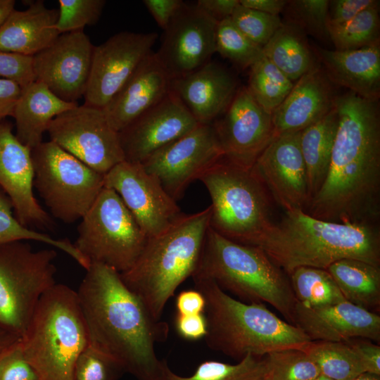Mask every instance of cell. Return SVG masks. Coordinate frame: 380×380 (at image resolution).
I'll list each match as a JSON object with an SVG mask.
<instances>
[{
	"label": "cell",
	"instance_id": "8fae6325",
	"mask_svg": "<svg viewBox=\"0 0 380 380\" xmlns=\"http://www.w3.org/2000/svg\"><path fill=\"white\" fill-rule=\"evenodd\" d=\"M34 186L51 214L65 223L81 220L104 187V175L51 141L31 150Z\"/></svg>",
	"mask_w": 380,
	"mask_h": 380
},
{
	"label": "cell",
	"instance_id": "f907efd6",
	"mask_svg": "<svg viewBox=\"0 0 380 380\" xmlns=\"http://www.w3.org/2000/svg\"><path fill=\"white\" fill-rule=\"evenodd\" d=\"M205 306V298L196 289L183 291L176 298V308L179 315L203 314Z\"/></svg>",
	"mask_w": 380,
	"mask_h": 380
},
{
	"label": "cell",
	"instance_id": "7a4b0ae2",
	"mask_svg": "<svg viewBox=\"0 0 380 380\" xmlns=\"http://www.w3.org/2000/svg\"><path fill=\"white\" fill-rule=\"evenodd\" d=\"M86 270L76 293L89 345L137 380H155L164 362L156 345L167 339V324L151 316L116 270L100 263Z\"/></svg>",
	"mask_w": 380,
	"mask_h": 380
},
{
	"label": "cell",
	"instance_id": "f5cc1de1",
	"mask_svg": "<svg viewBox=\"0 0 380 380\" xmlns=\"http://www.w3.org/2000/svg\"><path fill=\"white\" fill-rule=\"evenodd\" d=\"M239 4V0H198L196 4L217 22L230 18Z\"/></svg>",
	"mask_w": 380,
	"mask_h": 380
},
{
	"label": "cell",
	"instance_id": "ffe728a7",
	"mask_svg": "<svg viewBox=\"0 0 380 380\" xmlns=\"http://www.w3.org/2000/svg\"><path fill=\"white\" fill-rule=\"evenodd\" d=\"M199 125L170 90L163 99L118 132L125 160L143 163L156 151Z\"/></svg>",
	"mask_w": 380,
	"mask_h": 380
},
{
	"label": "cell",
	"instance_id": "6da1fadb",
	"mask_svg": "<svg viewBox=\"0 0 380 380\" xmlns=\"http://www.w3.org/2000/svg\"><path fill=\"white\" fill-rule=\"evenodd\" d=\"M338 124L325 180L305 212L326 221L377 224L380 217L379 100L348 91L335 101Z\"/></svg>",
	"mask_w": 380,
	"mask_h": 380
},
{
	"label": "cell",
	"instance_id": "277c9868",
	"mask_svg": "<svg viewBox=\"0 0 380 380\" xmlns=\"http://www.w3.org/2000/svg\"><path fill=\"white\" fill-rule=\"evenodd\" d=\"M205 301L204 337L211 350L241 360L285 349H301L312 341L298 327L279 318L265 304L232 297L213 280L192 276Z\"/></svg>",
	"mask_w": 380,
	"mask_h": 380
},
{
	"label": "cell",
	"instance_id": "11a10c76",
	"mask_svg": "<svg viewBox=\"0 0 380 380\" xmlns=\"http://www.w3.org/2000/svg\"><path fill=\"white\" fill-rule=\"evenodd\" d=\"M21 337L0 323V358L18 345Z\"/></svg>",
	"mask_w": 380,
	"mask_h": 380
},
{
	"label": "cell",
	"instance_id": "7402d4cb",
	"mask_svg": "<svg viewBox=\"0 0 380 380\" xmlns=\"http://www.w3.org/2000/svg\"><path fill=\"white\" fill-rule=\"evenodd\" d=\"M293 325L312 341L344 342L367 338L380 342V316L347 300L316 308L296 303Z\"/></svg>",
	"mask_w": 380,
	"mask_h": 380
},
{
	"label": "cell",
	"instance_id": "83f0119b",
	"mask_svg": "<svg viewBox=\"0 0 380 380\" xmlns=\"http://www.w3.org/2000/svg\"><path fill=\"white\" fill-rule=\"evenodd\" d=\"M77 105L59 99L38 80L22 87L12 115L17 139L32 150L42 142L44 133L56 117Z\"/></svg>",
	"mask_w": 380,
	"mask_h": 380
},
{
	"label": "cell",
	"instance_id": "52a82bcc",
	"mask_svg": "<svg viewBox=\"0 0 380 380\" xmlns=\"http://www.w3.org/2000/svg\"><path fill=\"white\" fill-rule=\"evenodd\" d=\"M20 345L39 380H73L77 360L89 345L76 291L61 284L49 290L39 300Z\"/></svg>",
	"mask_w": 380,
	"mask_h": 380
},
{
	"label": "cell",
	"instance_id": "60d3db41",
	"mask_svg": "<svg viewBox=\"0 0 380 380\" xmlns=\"http://www.w3.org/2000/svg\"><path fill=\"white\" fill-rule=\"evenodd\" d=\"M106 4L105 0H59L56 30L63 34L96 24Z\"/></svg>",
	"mask_w": 380,
	"mask_h": 380
},
{
	"label": "cell",
	"instance_id": "e575fe53",
	"mask_svg": "<svg viewBox=\"0 0 380 380\" xmlns=\"http://www.w3.org/2000/svg\"><path fill=\"white\" fill-rule=\"evenodd\" d=\"M294 83L264 56L250 67L246 87L255 101L272 114L290 93Z\"/></svg>",
	"mask_w": 380,
	"mask_h": 380
},
{
	"label": "cell",
	"instance_id": "681fc988",
	"mask_svg": "<svg viewBox=\"0 0 380 380\" xmlns=\"http://www.w3.org/2000/svg\"><path fill=\"white\" fill-rule=\"evenodd\" d=\"M179 334L189 340L204 338L207 332V323L204 314L179 315L175 321Z\"/></svg>",
	"mask_w": 380,
	"mask_h": 380
},
{
	"label": "cell",
	"instance_id": "5b68a950",
	"mask_svg": "<svg viewBox=\"0 0 380 380\" xmlns=\"http://www.w3.org/2000/svg\"><path fill=\"white\" fill-rule=\"evenodd\" d=\"M210 206L184 214L163 233L148 238L134 264L120 273L127 287L160 320L178 286L196 271L209 227Z\"/></svg>",
	"mask_w": 380,
	"mask_h": 380
},
{
	"label": "cell",
	"instance_id": "5bb4252c",
	"mask_svg": "<svg viewBox=\"0 0 380 380\" xmlns=\"http://www.w3.org/2000/svg\"><path fill=\"white\" fill-rule=\"evenodd\" d=\"M104 187L119 195L148 238L166 231L184 215L141 163L117 164L104 175Z\"/></svg>",
	"mask_w": 380,
	"mask_h": 380
},
{
	"label": "cell",
	"instance_id": "d4e9b609",
	"mask_svg": "<svg viewBox=\"0 0 380 380\" xmlns=\"http://www.w3.org/2000/svg\"><path fill=\"white\" fill-rule=\"evenodd\" d=\"M334 86L320 65L298 79L272 113L276 137L301 132L326 115L335 106Z\"/></svg>",
	"mask_w": 380,
	"mask_h": 380
},
{
	"label": "cell",
	"instance_id": "44dd1931",
	"mask_svg": "<svg viewBox=\"0 0 380 380\" xmlns=\"http://www.w3.org/2000/svg\"><path fill=\"white\" fill-rule=\"evenodd\" d=\"M34 176L31 149L17 139L11 122L0 121V189L23 225L51 229L52 220L34 197Z\"/></svg>",
	"mask_w": 380,
	"mask_h": 380
},
{
	"label": "cell",
	"instance_id": "d6a6232c",
	"mask_svg": "<svg viewBox=\"0 0 380 380\" xmlns=\"http://www.w3.org/2000/svg\"><path fill=\"white\" fill-rule=\"evenodd\" d=\"M289 277L297 303L304 308H316L346 300L327 270L300 267Z\"/></svg>",
	"mask_w": 380,
	"mask_h": 380
},
{
	"label": "cell",
	"instance_id": "ab89813d",
	"mask_svg": "<svg viewBox=\"0 0 380 380\" xmlns=\"http://www.w3.org/2000/svg\"><path fill=\"white\" fill-rule=\"evenodd\" d=\"M267 377L271 380H313L320 372L301 349H285L265 355Z\"/></svg>",
	"mask_w": 380,
	"mask_h": 380
},
{
	"label": "cell",
	"instance_id": "f546056e",
	"mask_svg": "<svg viewBox=\"0 0 380 380\" xmlns=\"http://www.w3.org/2000/svg\"><path fill=\"white\" fill-rule=\"evenodd\" d=\"M327 270L347 301L379 314V266L360 260L345 258L334 262Z\"/></svg>",
	"mask_w": 380,
	"mask_h": 380
},
{
	"label": "cell",
	"instance_id": "f1b7e54d",
	"mask_svg": "<svg viewBox=\"0 0 380 380\" xmlns=\"http://www.w3.org/2000/svg\"><path fill=\"white\" fill-rule=\"evenodd\" d=\"M338 124V113L334 106L322 118L300 132V144L310 201L327 177Z\"/></svg>",
	"mask_w": 380,
	"mask_h": 380
},
{
	"label": "cell",
	"instance_id": "4fadbf2b",
	"mask_svg": "<svg viewBox=\"0 0 380 380\" xmlns=\"http://www.w3.org/2000/svg\"><path fill=\"white\" fill-rule=\"evenodd\" d=\"M223 157L213 124H200L156 151L141 164L177 201L191 183Z\"/></svg>",
	"mask_w": 380,
	"mask_h": 380
},
{
	"label": "cell",
	"instance_id": "4316f807",
	"mask_svg": "<svg viewBox=\"0 0 380 380\" xmlns=\"http://www.w3.org/2000/svg\"><path fill=\"white\" fill-rule=\"evenodd\" d=\"M24 2L28 8L14 9L0 27V50L33 56L61 34L56 27L58 10L47 8L42 0Z\"/></svg>",
	"mask_w": 380,
	"mask_h": 380
},
{
	"label": "cell",
	"instance_id": "7c38bea8",
	"mask_svg": "<svg viewBox=\"0 0 380 380\" xmlns=\"http://www.w3.org/2000/svg\"><path fill=\"white\" fill-rule=\"evenodd\" d=\"M47 132L50 141L103 175L125 160L119 133L102 108L77 105L56 117Z\"/></svg>",
	"mask_w": 380,
	"mask_h": 380
},
{
	"label": "cell",
	"instance_id": "e0dca14e",
	"mask_svg": "<svg viewBox=\"0 0 380 380\" xmlns=\"http://www.w3.org/2000/svg\"><path fill=\"white\" fill-rule=\"evenodd\" d=\"M94 47L83 30L61 34L32 56L35 80L44 83L59 99L77 103L88 85Z\"/></svg>",
	"mask_w": 380,
	"mask_h": 380
},
{
	"label": "cell",
	"instance_id": "836d02e7",
	"mask_svg": "<svg viewBox=\"0 0 380 380\" xmlns=\"http://www.w3.org/2000/svg\"><path fill=\"white\" fill-rule=\"evenodd\" d=\"M301 350L317 365L320 374L333 380H351L365 372L346 342L310 341Z\"/></svg>",
	"mask_w": 380,
	"mask_h": 380
},
{
	"label": "cell",
	"instance_id": "4dcf8cb0",
	"mask_svg": "<svg viewBox=\"0 0 380 380\" xmlns=\"http://www.w3.org/2000/svg\"><path fill=\"white\" fill-rule=\"evenodd\" d=\"M262 51L264 56L293 82L319 66L306 35L283 21Z\"/></svg>",
	"mask_w": 380,
	"mask_h": 380
},
{
	"label": "cell",
	"instance_id": "91938a15",
	"mask_svg": "<svg viewBox=\"0 0 380 380\" xmlns=\"http://www.w3.org/2000/svg\"><path fill=\"white\" fill-rule=\"evenodd\" d=\"M263 380H271V379H268L267 377H266V378H265V379H263Z\"/></svg>",
	"mask_w": 380,
	"mask_h": 380
},
{
	"label": "cell",
	"instance_id": "8992f818",
	"mask_svg": "<svg viewBox=\"0 0 380 380\" xmlns=\"http://www.w3.org/2000/svg\"><path fill=\"white\" fill-rule=\"evenodd\" d=\"M192 276L214 281L243 302L268 303L293 325L297 301L289 277L258 247L234 241L208 227Z\"/></svg>",
	"mask_w": 380,
	"mask_h": 380
},
{
	"label": "cell",
	"instance_id": "c3c4849f",
	"mask_svg": "<svg viewBox=\"0 0 380 380\" xmlns=\"http://www.w3.org/2000/svg\"><path fill=\"white\" fill-rule=\"evenodd\" d=\"M145 5L158 26L165 30L182 6L181 0H144Z\"/></svg>",
	"mask_w": 380,
	"mask_h": 380
},
{
	"label": "cell",
	"instance_id": "7bdbcfd3",
	"mask_svg": "<svg viewBox=\"0 0 380 380\" xmlns=\"http://www.w3.org/2000/svg\"><path fill=\"white\" fill-rule=\"evenodd\" d=\"M123 373L117 363L88 345L77 360L73 380H118Z\"/></svg>",
	"mask_w": 380,
	"mask_h": 380
},
{
	"label": "cell",
	"instance_id": "ba28073f",
	"mask_svg": "<svg viewBox=\"0 0 380 380\" xmlns=\"http://www.w3.org/2000/svg\"><path fill=\"white\" fill-rule=\"evenodd\" d=\"M199 180L211 198L209 227L219 234L251 245L274 222L273 200L253 167L223 157Z\"/></svg>",
	"mask_w": 380,
	"mask_h": 380
},
{
	"label": "cell",
	"instance_id": "ac0fdd59",
	"mask_svg": "<svg viewBox=\"0 0 380 380\" xmlns=\"http://www.w3.org/2000/svg\"><path fill=\"white\" fill-rule=\"evenodd\" d=\"M217 23L196 4H183L164 30L161 45L156 52L171 80L210 61L215 53Z\"/></svg>",
	"mask_w": 380,
	"mask_h": 380
},
{
	"label": "cell",
	"instance_id": "3957f363",
	"mask_svg": "<svg viewBox=\"0 0 380 380\" xmlns=\"http://www.w3.org/2000/svg\"><path fill=\"white\" fill-rule=\"evenodd\" d=\"M250 246L262 250L288 275L300 267L327 270L345 258L380 266L377 224L329 222L303 210L285 211Z\"/></svg>",
	"mask_w": 380,
	"mask_h": 380
},
{
	"label": "cell",
	"instance_id": "8d00e7d4",
	"mask_svg": "<svg viewBox=\"0 0 380 380\" xmlns=\"http://www.w3.org/2000/svg\"><path fill=\"white\" fill-rule=\"evenodd\" d=\"M329 32L330 41L337 51L380 43L379 6L367 8L342 25L329 26Z\"/></svg>",
	"mask_w": 380,
	"mask_h": 380
},
{
	"label": "cell",
	"instance_id": "7dc6e473",
	"mask_svg": "<svg viewBox=\"0 0 380 380\" xmlns=\"http://www.w3.org/2000/svg\"><path fill=\"white\" fill-rule=\"evenodd\" d=\"M367 338H355L346 342L357 357L365 372L380 376V346Z\"/></svg>",
	"mask_w": 380,
	"mask_h": 380
},
{
	"label": "cell",
	"instance_id": "680465c9",
	"mask_svg": "<svg viewBox=\"0 0 380 380\" xmlns=\"http://www.w3.org/2000/svg\"><path fill=\"white\" fill-rule=\"evenodd\" d=\"M313 380H333L322 374H320L317 378Z\"/></svg>",
	"mask_w": 380,
	"mask_h": 380
},
{
	"label": "cell",
	"instance_id": "816d5d0a",
	"mask_svg": "<svg viewBox=\"0 0 380 380\" xmlns=\"http://www.w3.org/2000/svg\"><path fill=\"white\" fill-rule=\"evenodd\" d=\"M21 89L17 83L0 78V121L12 116Z\"/></svg>",
	"mask_w": 380,
	"mask_h": 380
},
{
	"label": "cell",
	"instance_id": "1f68e13d",
	"mask_svg": "<svg viewBox=\"0 0 380 380\" xmlns=\"http://www.w3.org/2000/svg\"><path fill=\"white\" fill-rule=\"evenodd\" d=\"M267 376L265 356L248 355L236 364L218 361H205L200 364L194 373L184 376L175 373L164 360L155 380H263Z\"/></svg>",
	"mask_w": 380,
	"mask_h": 380
},
{
	"label": "cell",
	"instance_id": "d590c367",
	"mask_svg": "<svg viewBox=\"0 0 380 380\" xmlns=\"http://www.w3.org/2000/svg\"><path fill=\"white\" fill-rule=\"evenodd\" d=\"M13 207L8 196L0 189V245L15 241H36L67 253L87 270L90 264L67 239H56L49 235L23 225L13 214Z\"/></svg>",
	"mask_w": 380,
	"mask_h": 380
},
{
	"label": "cell",
	"instance_id": "603a6c76",
	"mask_svg": "<svg viewBox=\"0 0 380 380\" xmlns=\"http://www.w3.org/2000/svg\"><path fill=\"white\" fill-rule=\"evenodd\" d=\"M238 89L230 72L211 61L170 82V90L201 125L211 124L222 115Z\"/></svg>",
	"mask_w": 380,
	"mask_h": 380
},
{
	"label": "cell",
	"instance_id": "74e56055",
	"mask_svg": "<svg viewBox=\"0 0 380 380\" xmlns=\"http://www.w3.org/2000/svg\"><path fill=\"white\" fill-rule=\"evenodd\" d=\"M215 52L241 68H250L264 56L262 47L243 34L230 18L217 23Z\"/></svg>",
	"mask_w": 380,
	"mask_h": 380
},
{
	"label": "cell",
	"instance_id": "cb8c5ba5",
	"mask_svg": "<svg viewBox=\"0 0 380 380\" xmlns=\"http://www.w3.org/2000/svg\"><path fill=\"white\" fill-rule=\"evenodd\" d=\"M171 79L152 51L109 103L102 108L114 129L120 132L170 91Z\"/></svg>",
	"mask_w": 380,
	"mask_h": 380
},
{
	"label": "cell",
	"instance_id": "6f0895ef",
	"mask_svg": "<svg viewBox=\"0 0 380 380\" xmlns=\"http://www.w3.org/2000/svg\"><path fill=\"white\" fill-rule=\"evenodd\" d=\"M351 380H380V376L368 372H363Z\"/></svg>",
	"mask_w": 380,
	"mask_h": 380
},
{
	"label": "cell",
	"instance_id": "b9f144b4",
	"mask_svg": "<svg viewBox=\"0 0 380 380\" xmlns=\"http://www.w3.org/2000/svg\"><path fill=\"white\" fill-rule=\"evenodd\" d=\"M236 27L248 39L263 47L282 24L279 15L246 8L240 4L230 17Z\"/></svg>",
	"mask_w": 380,
	"mask_h": 380
},
{
	"label": "cell",
	"instance_id": "30bf717a",
	"mask_svg": "<svg viewBox=\"0 0 380 380\" xmlns=\"http://www.w3.org/2000/svg\"><path fill=\"white\" fill-rule=\"evenodd\" d=\"M74 243L90 263H100L119 273L136 262L147 236L119 195L103 187L81 219Z\"/></svg>",
	"mask_w": 380,
	"mask_h": 380
},
{
	"label": "cell",
	"instance_id": "484cf974",
	"mask_svg": "<svg viewBox=\"0 0 380 380\" xmlns=\"http://www.w3.org/2000/svg\"><path fill=\"white\" fill-rule=\"evenodd\" d=\"M330 81L357 96L377 101L380 97V43L357 49L337 51L312 48Z\"/></svg>",
	"mask_w": 380,
	"mask_h": 380
},
{
	"label": "cell",
	"instance_id": "db71d44e",
	"mask_svg": "<svg viewBox=\"0 0 380 380\" xmlns=\"http://www.w3.org/2000/svg\"><path fill=\"white\" fill-rule=\"evenodd\" d=\"M286 3V0H239V4L246 8L274 15L282 13Z\"/></svg>",
	"mask_w": 380,
	"mask_h": 380
},
{
	"label": "cell",
	"instance_id": "f35d334b",
	"mask_svg": "<svg viewBox=\"0 0 380 380\" xmlns=\"http://www.w3.org/2000/svg\"><path fill=\"white\" fill-rule=\"evenodd\" d=\"M328 8L329 0H287L282 21L295 26L305 35L329 42Z\"/></svg>",
	"mask_w": 380,
	"mask_h": 380
},
{
	"label": "cell",
	"instance_id": "bcb514c9",
	"mask_svg": "<svg viewBox=\"0 0 380 380\" xmlns=\"http://www.w3.org/2000/svg\"><path fill=\"white\" fill-rule=\"evenodd\" d=\"M379 6L377 0H332L329 1V26L342 25L370 7Z\"/></svg>",
	"mask_w": 380,
	"mask_h": 380
},
{
	"label": "cell",
	"instance_id": "ee69618b",
	"mask_svg": "<svg viewBox=\"0 0 380 380\" xmlns=\"http://www.w3.org/2000/svg\"><path fill=\"white\" fill-rule=\"evenodd\" d=\"M0 78L11 80L21 88L35 81L32 56L0 50Z\"/></svg>",
	"mask_w": 380,
	"mask_h": 380
},
{
	"label": "cell",
	"instance_id": "9c48e42d",
	"mask_svg": "<svg viewBox=\"0 0 380 380\" xmlns=\"http://www.w3.org/2000/svg\"><path fill=\"white\" fill-rule=\"evenodd\" d=\"M54 249L34 250L26 241L0 245V323L25 332L42 297L56 283Z\"/></svg>",
	"mask_w": 380,
	"mask_h": 380
},
{
	"label": "cell",
	"instance_id": "d6986e66",
	"mask_svg": "<svg viewBox=\"0 0 380 380\" xmlns=\"http://www.w3.org/2000/svg\"><path fill=\"white\" fill-rule=\"evenodd\" d=\"M300 137V132L277 136L253 166L272 200L285 211H305L310 201Z\"/></svg>",
	"mask_w": 380,
	"mask_h": 380
},
{
	"label": "cell",
	"instance_id": "f6af8a7d",
	"mask_svg": "<svg viewBox=\"0 0 380 380\" xmlns=\"http://www.w3.org/2000/svg\"><path fill=\"white\" fill-rule=\"evenodd\" d=\"M0 380H39L25 359L20 342L0 358Z\"/></svg>",
	"mask_w": 380,
	"mask_h": 380
},
{
	"label": "cell",
	"instance_id": "2e32d148",
	"mask_svg": "<svg viewBox=\"0 0 380 380\" xmlns=\"http://www.w3.org/2000/svg\"><path fill=\"white\" fill-rule=\"evenodd\" d=\"M224 157L252 167L276 137L272 114L253 98L247 87H239L224 113L213 123Z\"/></svg>",
	"mask_w": 380,
	"mask_h": 380
},
{
	"label": "cell",
	"instance_id": "9f6ffc18",
	"mask_svg": "<svg viewBox=\"0 0 380 380\" xmlns=\"http://www.w3.org/2000/svg\"><path fill=\"white\" fill-rule=\"evenodd\" d=\"M15 1L0 0V27L15 9Z\"/></svg>",
	"mask_w": 380,
	"mask_h": 380
},
{
	"label": "cell",
	"instance_id": "9a60e30c",
	"mask_svg": "<svg viewBox=\"0 0 380 380\" xmlns=\"http://www.w3.org/2000/svg\"><path fill=\"white\" fill-rule=\"evenodd\" d=\"M157 37L123 31L94 46L84 104L103 108L152 52Z\"/></svg>",
	"mask_w": 380,
	"mask_h": 380
}]
</instances>
